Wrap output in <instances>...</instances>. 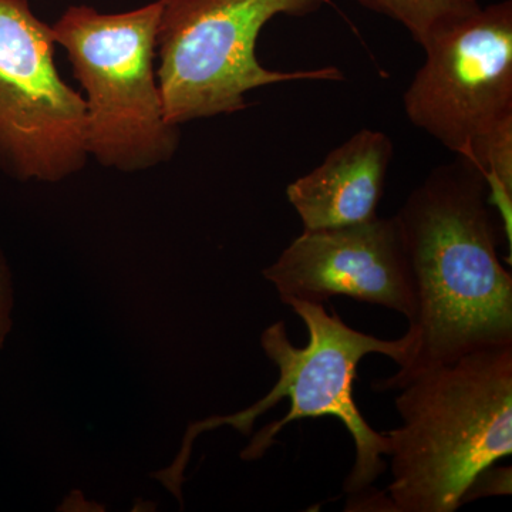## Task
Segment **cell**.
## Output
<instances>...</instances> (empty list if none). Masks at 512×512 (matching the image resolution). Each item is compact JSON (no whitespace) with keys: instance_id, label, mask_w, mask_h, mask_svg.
<instances>
[{"instance_id":"277c9868","label":"cell","mask_w":512,"mask_h":512,"mask_svg":"<svg viewBox=\"0 0 512 512\" xmlns=\"http://www.w3.org/2000/svg\"><path fill=\"white\" fill-rule=\"evenodd\" d=\"M403 96L414 127L483 173L498 211L512 207V2L481 6L431 37Z\"/></svg>"},{"instance_id":"7a4b0ae2","label":"cell","mask_w":512,"mask_h":512,"mask_svg":"<svg viewBox=\"0 0 512 512\" xmlns=\"http://www.w3.org/2000/svg\"><path fill=\"white\" fill-rule=\"evenodd\" d=\"M386 431L394 512H453L474 478L512 453V345L478 350L400 387Z\"/></svg>"},{"instance_id":"7c38bea8","label":"cell","mask_w":512,"mask_h":512,"mask_svg":"<svg viewBox=\"0 0 512 512\" xmlns=\"http://www.w3.org/2000/svg\"><path fill=\"white\" fill-rule=\"evenodd\" d=\"M15 305L12 274L5 256L0 252V350L5 346L10 330H12V312Z\"/></svg>"},{"instance_id":"5b68a950","label":"cell","mask_w":512,"mask_h":512,"mask_svg":"<svg viewBox=\"0 0 512 512\" xmlns=\"http://www.w3.org/2000/svg\"><path fill=\"white\" fill-rule=\"evenodd\" d=\"M161 0L124 13L70 6L52 26L83 87L87 150L123 173L168 163L180 127L168 123L157 79Z\"/></svg>"},{"instance_id":"8992f818","label":"cell","mask_w":512,"mask_h":512,"mask_svg":"<svg viewBox=\"0 0 512 512\" xmlns=\"http://www.w3.org/2000/svg\"><path fill=\"white\" fill-rule=\"evenodd\" d=\"M157 79L168 123L248 107L247 94L289 82H342L335 66L266 69L256 56L262 29L279 15L305 16L330 0H161Z\"/></svg>"},{"instance_id":"8fae6325","label":"cell","mask_w":512,"mask_h":512,"mask_svg":"<svg viewBox=\"0 0 512 512\" xmlns=\"http://www.w3.org/2000/svg\"><path fill=\"white\" fill-rule=\"evenodd\" d=\"M511 467L490 466L481 471L473 483L468 485L466 493L461 498V505L476 501L478 498L493 497V495H511Z\"/></svg>"},{"instance_id":"52a82bcc","label":"cell","mask_w":512,"mask_h":512,"mask_svg":"<svg viewBox=\"0 0 512 512\" xmlns=\"http://www.w3.org/2000/svg\"><path fill=\"white\" fill-rule=\"evenodd\" d=\"M52 26L28 0H0V168L59 183L89 160L82 94L57 70Z\"/></svg>"},{"instance_id":"3957f363","label":"cell","mask_w":512,"mask_h":512,"mask_svg":"<svg viewBox=\"0 0 512 512\" xmlns=\"http://www.w3.org/2000/svg\"><path fill=\"white\" fill-rule=\"evenodd\" d=\"M286 305L291 306L305 323L309 342L303 348L293 345L284 322H276L264 330L262 349L279 372L274 389L242 412L212 416L190 424L173 464L151 474L177 498L181 507L184 505L181 488L185 483V468L195 439L204 431L222 426H231L249 436L255 420L284 399L291 400L289 412L284 419L268 424L255 434L242 450V460L255 461L264 457L279 431L292 421L335 417L342 421L355 443V464L343 484L345 493H362L386 471L384 457L389 453V440L386 434L377 433L363 419L353 399V380L360 360L372 353L390 357L399 367L406 365L412 355V336L406 333L400 339L383 340L350 328L335 309H332V315L326 312L323 303L291 301Z\"/></svg>"},{"instance_id":"9c48e42d","label":"cell","mask_w":512,"mask_h":512,"mask_svg":"<svg viewBox=\"0 0 512 512\" xmlns=\"http://www.w3.org/2000/svg\"><path fill=\"white\" fill-rule=\"evenodd\" d=\"M393 156L392 138L363 128L330 151L315 170L289 184L286 195L303 231L375 220Z\"/></svg>"},{"instance_id":"6da1fadb","label":"cell","mask_w":512,"mask_h":512,"mask_svg":"<svg viewBox=\"0 0 512 512\" xmlns=\"http://www.w3.org/2000/svg\"><path fill=\"white\" fill-rule=\"evenodd\" d=\"M488 185L456 157L434 168L396 215L412 268L413 349L379 392L478 350L512 345V275L498 255Z\"/></svg>"},{"instance_id":"30bf717a","label":"cell","mask_w":512,"mask_h":512,"mask_svg":"<svg viewBox=\"0 0 512 512\" xmlns=\"http://www.w3.org/2000/svg\"><path fill=\"white\" fill-rule=\"evenodd\" d=\"M363 8L402 25L420 46L481 8L478 0H356Z\"/></svg>"},{"instance_id":"ba28073f","label":"cell","mask_w":512,"mask_h":512,"mask_svg":"<svg viewBox=\"0 0 512 512\" xmlns=\"http://www.w3.org/2000/svg\"><path fill=\"white\" fill-rule=\"evenodd\" d=\"M282 303H323L333 296L416 315L409 256L396 217L350 227L303 231L264 269Z\"/></svg>"}]
</instances>
